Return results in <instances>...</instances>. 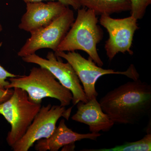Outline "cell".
<instances>
[{
    "mask_svg": "<svg viewBox=\"0 0 151 151\" xmlns=\"http://www.w3.org/2000/svg\"><path fill=\"white\" fill-rule=\"evenodd\" d=\"M99 103L114 124H137L151 116V85L139 78L129 81L108 92Z\"/></svg>",
    "mask_w": 151,
    "mask_h": 151,
    "instance_id": "1",
    "label": "cell"
},
{
    "mask_svg": "<svg viewBox=\"0 0 151 151\" xmlns=\"http://www.w3.org/2000/svg\"><path fill=\"white\" fill-rule=\"evenodd\" d=\"M98 21L93 11L84 7L78 9L76 19L56 52L82 50L97 65L103 66L104 63L97 50V44L103 37V32Z\"/></svg>",
    "mask_w": 151,
    "mask_h": 151,
    "instance_id": "2",
    "label": "cell"
},
{
    "mask_svg": "<svg viewBox=\"0 0 151 151\" xmlns=\"http://www.w3.org/2000/svg\"><path fill=\"white\" fill-rule=\"evenodd\" d=\"M9 84L5 89L21 88L27 92L29 100L41 104L42 99L51 97L58 100L61 106L66 107L72 102L73 95L63 86L53 74L44 68L33 67L28 76L11 77Z\"/></svg>",
    "mask_w": 151,
    "mask_h": 151,
    "instance_id": "3",
    "label": "cell"
},
{
    "mask_svg": "<svg viewBox=\"0 0 151 151\" xmlns=\"http://www.w3.org/2000/svg\"><path fill=\"white\" fill-rule=\"evenodd\" d=\"M13 89L10 98L0 104V114L11 126L6 140L12 147L25 134L42 106L41 104L31 101L24 89L18 87Z\"/></svg>",
    "mask_w": 151,
    "mask_h": 151,
    "instance_id": "4",
    "label": "cell"
},
{
    "mask_svg": "<svg viewBox=\"0 0 151 151\" xmlns=\"http://www.w3.org/2000/svg\"><path fill=\"white\" fill-rule=\"evenodd\" d=\"M55 54L60 58L65 59L73 67L82 83L83 89L88 101L97 99L98 92L95 88L97 80L101 76L108 74H121L127 76L133 80L139 79V75L135 66L132 64L126 71H115L106 69L98 66L91 58L86 59L75 51H58Z\"/></svg>",
    "mask_w": 151,
    "mask_h": 151,
    "instance_id": "5",
    "label": "cell"
},
{
    "mask_svg": "<svg viewBox=\"0 0 151 151\" xmlns=\"http://www.w3.org/2000/svg\"><path fill=\"white\" fill-rule=\"evenodd\" d=\"M73 107L66 109L61 105L42 106L24 135L13 146L14 151H28L34 143L49 137L56 128L59 119L69 120Z\"/></svg>",
    "mask_w": 151,
    "mask_h": 151,
    "instance_id": "6",
    "label": "cell"
},
{
    "mask_svg": "<svg viewBox=\"0 0 151 151\" xmlns=\"http://www.w3.org/2000/svg\"><path fill=\"white\" fill-rule=\"evenodd\" d=\"M74 20L73 11L68 7L50 24L31 33L30 37L18 52V55L24 57L43 48L50 49L55 52Z\"/></svg>",
    "mask_w": 151,
    "mask_h": 151,
    "instance_id": "7",
    "label": "cell"
},
{
    "mask_svg": "<svg viewBox=\"0 0 151 151\" xmlns=\"http://www.w3.org/2000/svg\"><path fill=\"white\" fill-rule=\"evenodd\" d=\"M99 21L109 35L105 45L109 60L111 61L119 52L133 55L131 48L135 32L139 28L137 20L132 16L125 18L114 19L108 15H102Z\"/></svg>",
    "mask_w": 151,
    "mask_h": 151,
    "instance_id": "8",
    "label": "cell"
},
{
    "mask_svg": "<svg viewBox=\"0 0 151 151\" xmlns=\"http://www.w3.org/2000/svg\"><path fill=\"white\" fill-rule=\"evenodd\" d=\"M24 62L35 63L49 70L63 86L69 89L73 95V106L78 102H87V98L77 74L68 62L64 63L53 52H49L46 59L35 54L22 58Z\"/></svg>",
    "mask_w": 151,
    "mask_h": 151,
    "instance_id": "9",
    "label": "cell"
},
{
    "mask_svg": "<svg viewBox=\"0 0 151 151\" xmlns=\"http://www.w3.org/2000/svg\"><path fill=\"white\" fill-rule=\"evenodd\" d=\"M68 7L57 1L26 3V12L22 17L19 28L31 33L45 27L62 14Z\"/></svg>",
    "mask_w": 151,
    "mask_h": 151,
    "instance_id": "10",
    "label": "cell"
},
{
    "mask_svg": "<svg viewBox=\"0 0 151 151\" xmlns=\"http://www.w3.org/2000/svg\"><path fill=\"white\" fill-rule=\"evenodd\" d=\"M76 105L77 111L71 119L88 125L91 133L108 132L115 124L103 112L97 99L89 100L86 103L80 101Z\"/></svg>",
    "mask_w": 151,
    "mask_h": 151,
    "instance_id": "11",
    "label": "cell"
},
{
    "mask_svg": "<svg viewBox=\"0 0 151 151\" xmlns=\"http://www.w3.org/2000/svg\"><path fill=\"white\" fill-rule=\"evenodd\" d=\"M101 135L99 133L82 134L73 132L67 127L65 120L63 119L52 134L48 138L37 141L35 148L38 151H58L64 146L74 144L77 141L85 139L96 141Z\"/></svg>",
    "mask_w": 151,
    "mask_h": 151,
    "instance_id": "12",
    "label": "cell"
},
{
    "mask_svg": "<svg viewBox=\"0 0 151 151\" xmlns=\"http://www.w3.org/2000/svg\"><path fill=\"white\" fill-rule=\"evenodd\" d=\"M81 7L92 10L96 14L108 15L130 11V0H78Z\"/></svg>",
    "mask_w": 151,
    "mask_h": 151,
    "instance_id": "13",
    "label": "cell"
},
{
    "mask_svg": "<svg viewBox=\"0 0 151 151\" xmlns=\"http://www.w3.org/2000/svg\"><path fill=\"white\" fill-rule=\"evenodd\" d=\"M151 133L148 132L139 140L125 143L122 145L117 146L109 149H83L81 151H150Z\"/></svg>",
    "mask_w": 151,
    "mask_h": 151,
    "instance_id": "14",
    "label": "cell"
},
{
    "mask_svg": "<svg viewBox=\"0 0 151 151\" xmlns=\"http://www.w3.org/2000/svg\"><path fill=\"white\" fill-rule=\"evenodd\" d=\"M130 1L131 16L137 20L144 17L147 8L151 4V0H130Z\"/></svg>",
    "mask_w": 151,
    "mask_h": 151,
    "instance_id": "15",
    "label": "cell"
},
{
    "mask_svg": "<svg viewBox=\"0 0 151 151\" xmlns=\"http://www.w3.org/2000/svg\"><path fill=\"white\" fill-rule=\"evenodd\" d=\"M19 76L10 73L0 65V88L5 89L6 86L9 84L10 82L6 80L7 78L16 77Z\"/></svg>",
    "mask_w": 151,
    "mask_h": 151,
    "instance_id": "16",
    "label": "cell"
},
{
    "mask_svg": "<svg viewBox=\"0 0 151 151\" xmlns=\"http://www.w3.org/2000/svg\"><path fill=\"white\" fill-rule=\"evenodd\" d=\"M26 3L35 2H42L43 1H50L60 2L65 5L70 6L75 10H78L81 8V6L78 3V0H21Z\"/></svg>",
    "mask_w": 151,
    "mask_h": 151,
    "instance_id": "17",
    "label": "cell"
},
{
    "mask_svg": "<svg viewBox=\"0 0 151 151\" xmlns=\"http://www.w3.org/2000/svg\"><path fill=\"white\" fill-rule=\"evenodd\" d=\"M14 89H2L0 88V104L8 100L13 94Z\"/></svg>",
    "mask_w": 151,
    "mask_h": 151,
    "instance_id": "18",
    "label": "cell"
},
{
    "mask_svg": "<svg viewBox=\"0 0 151 151\" xmlns=\"http://www.w3.org/2000/svg\"><path fill=\"white\" fill-rule=\"evenodd\" d=\"M75 148V144H69L63 147L62 151H73Z\"/></svg>",
    "mask_w": 151,
    "mask_h": 151,
    "instance_id": "19",
    "label": "cell"
},
{
    "mask_svg": "<svg viewBox=\"0 0 151 151\" xmlns=\"http://www.w3.org/2000/svg\"><path fill=\"white\" fill-rule=\"evenodd\" d=\"M2 27L1 25L0 24V32H1L2 31Z\"/></svg>",
    "mask_w": 151,
    "mask_h": 151,
    "instance_id": "20",
    "label": "cell"
}]
</instances>
